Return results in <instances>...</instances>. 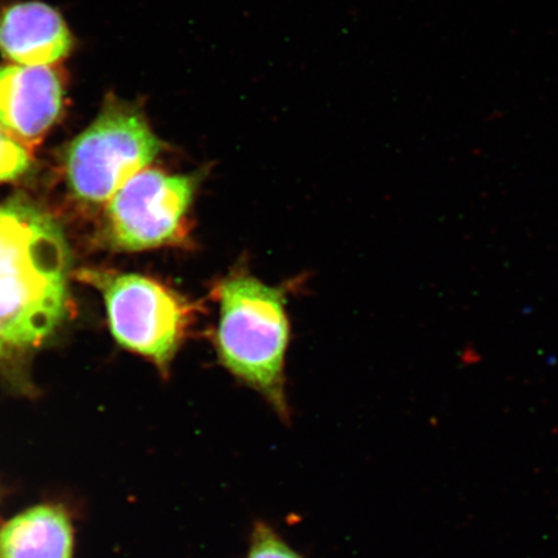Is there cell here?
<instances>
[{"label":"cell","mask_w":558,"mask_h":558,"mask_svg":"<svg viewBox=\"0 0 558 558\" xmlns=\"http://www.w3.org/2000/svg\"><path fill=\"white\" fill-rule=\"evenodd\" d=\"M74 526L64 507L24 509L0 527V558H74Z\"/></svg>","instance_id":"obj_8"},{"label":"cell","mask_w":558,"mask_h":558,"mask_svg":"<svg viewBox=\"0 0 558 558\" xmlns=\"http://www.w3.org/2000/svg\"><path fill=\"white\" fill-rule=\"evenodd\" d=\"M102 292L110 330L129 351L143 355L160 373L169 372L194 323V308L184 296L142 275L85 274Z\"/></svg>","instance_id":"obj_4"},{"label":"cell","mask_w":558,"mask_h":558,"mask_svg":"<svg viewBox=\"0 0 558 558\" xmlns=\"http://www.w3.org/2000/svg\"><path fill=\"white\" fill-rule=\"evenodd\" d=\"M72 256L59 222L24 198L0 204V360L44 344L65 319Z\"/></svg>","instance_id":"obj_1"},{"label":"cell","mask_w":558,"mask_h":558,"mask_svg":"<svg viewBox=\"0 0 558 558\" xmlns=\"http://www.w3.org/2000/svg\"><path fill=\"white\" fill-rule=\"evenodd\" d=\"M64 83L51 66L0 68V130L27 148L38 145L58 122Z\"/></svg>","instance_id":"obj_6"},{"label":"cell","mask_w":558,"mask_h":558,"mask_svg":"<svg viewBox=\"0 0 558 558\" xmlns=\"http://www.w3.org/2000/svg\"><path fill=\"white\" fill-rule=\"evenodd\" d=\"M198 174L145 169L108 202L107 236L122 251L177 246L190 233V214Z\"/></svg>","instance_id":"obj_5"},{"label":"cell","mask_w":558,"mask_h":558,"mask_svg":"<svg viewBox=\"0 0 558 558\" xmlns=\"http://www.w3.org/2000/svg\"><path fill=\"white\" fill-rule=\"evenodd\" d=\"M31 149L0 130V184L23 177L31 170Z\"/></svg>","instance_id":"obj_9"},{"label":"cell","mask_w":558,"mask_h":558,"mask_svg":"<svg viewBox=\"0 0 558 558\" xmlns=\"http://www.w3.org/2000/svg\"><path fill=\"white\" fill-rule=\"evenodd\" d=\"M72 46L64 19L50 5L19 3L0 15V52L17 65L50 66L65 59Z\"/></svg>","instance_id":"obj_7"},{"label":"cell","mask_w":558,"mask_h":558,"mask_svg":"<svg viewBox=\"0 0 558 558\" xmlns=\"http://www.w3.org/2000/svg\"><path fill=\"white\" fill-rule=\"evenodd\" d=\"M220 304L216 348L221 365L289 416L284 357L290 339L286 299L259 279L235 275L216 288Z\"/></svg>","instance_id":"obj_2"},{"label":"cell","mask_w":558,"mask_h":558,"mask_svg":"<svg viewBox=\"0 0 558 558\" xmlns=\"http://www.w3.org/2000/svg\"><path fill=\"white\" fill-rule=\"evenodd\" d=\"M247 558H303L274 529L256 523L251 534Z\"/></svg>","instance_id":"obj_10"},{"label":"cell","mask_w":558,"mask_h":558,"mask_svg":"<svg viewBox=\"0 0 558 558\" xmlns=\"http://www.w3.org/2000/svg\"><path fill=\"white\" fill-rule=\"evenodd\" d=\"M162 150L142 113L124 104H108L65 151L68 190L83 205L107 204Z\"/></svg>","instance_id":"obj_3"}]
</instances>
